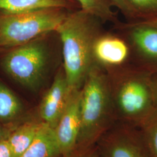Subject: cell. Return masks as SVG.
Returning a JSON list of instances; mask_svg holds the SVG:
<instances>
[{
  "mask_svg": "<svg viewBox=\"0 0 157 157\" xmlns=\"http://www.w3.org/2000/svg\"><path fill=\"white\" fill-rule=\"evenodd\" d=\"M98 19L80 9L69 12L56 29L62 41L64 73L71 90L82 88L94 66L93 48L98 36Z\"/></svg>",
  "mask_w": 157,
  "mask_h": 157,
  "instance_id": "1",
  "label": "cell"
},
{
  "mask_svg": "<svg viewBox=\"0 0 157 157\" xmlns=\"http://www.w3.org/2000/svg\"><path fill=\"white\" fill-rule=\"evenodd\" d=\"M69 12L63 8L17 13L0 10V48H14L56 31Z\"/></svg>",
  "mask_w": 157,
  "mask_h": 157,
  "instance_id": "2",
  "label": "cell"
},
{
  "mask_svg": "<svg viewBox=\"0 0 157 157\" xmlns=\"http://www.w3.org/2000/svg\"><path fill=\"white\" fill-rule=\"evenodd\" d=\"M109 104L105 79L98 69L93 66L81 88V128L77 145L79 150L89 148L101 133L106 122Z\"/></svg>",
  "mask_w": 157,
  "mask_h": 157,
  "instance_id": "3",
  "label": "cell"
},
{
  "mask_svg": "<svg viewBox=\"0 0 157 157\" xmlns=\"http://www.w3.org/2000/svg\"><path fill=\"white\" fill-rule=\"evenodd\" d=\"M48 59L46 45L37 39L13 48L4 56L1 65L12 78L34 90L41 82Z\"/></svg>",
  "mask_w": 157,
  "mask_h": 157,
  "instance_id": "4",
  "label": "cell"
},
{
  "mask_svg": "<svg viewBox=\"0 0 157 157\" xmlns=\"http://www.w3.org/2000/svg\"><path fill=\"white\" fill-rule=\"evenodd\" d=\"M117 101L124 116L141 124L156 109L151 81L146 78L127 81L118 90Z\"/></svg>",
  "mask_w": 157,
  "mask_h": 157,
  "instance_id": "5",
  "label": "cell"
},
{
  "mask_svg": "<svg viewBox=\"0 0 157 157\" xmlns=\"http://www.w3.org/2000/svg\"><path fill=\"white\" fill-rule=\"evenodd\" d=\"M81 89L71 91L67 104L54 129L62 156L75 151L81 128Z\"/></svg>",
  "mask_w": 157,
  "mask_h": 157,
  "instance_id": "6",
  "label": "cell"
},
{
  "mask_svg": "<svg viewBox=\"0 0 157 157\" xmlns=\"http://www.w3.org/2000/svg\"><path fill=\"white\" fill-rule=\"evenodd\" d=\"M72 91L69 87L64 72L60 71L40 104L39 113L42 121L55 128Z\"/></svg>",
  "mask_w": 157,
  "mask_h": 157,
  "instance_id": "7",
  "label": "cell"
},
{
  "mask_svg": "<svg viewBox=\"0 0 157 157\" xmlns=\"http://www.w3.org/2000/svg\"><path fill=\"white\" fill-rule=\"evenodd\" d=\"M129 54L127 45L122 40L110 36H98L95 39L93 55L94 61L102 64L117 65L126 59Z\"/></svg>",
  "mask_w": 157,
  "mask_h": 157,
  "instance_id": "8",
  "label": "cell"
},
{
  "mask_svg": "<svg viewBox=\"0 0 157 157\" xmlns=\"http://www.w3.org/2000/svg\"><path fill=\"white\" fill-rule=\"evenodd\" d=\"M61 155L54 130L43 122L33 143L19 157H59Z\"/></svg>",
  "mask_w": 157,
  "mask_h": 157,
  "instance_id": "9",
  "label": "cell"
},
{
  "mask_svg": "<svg viewBox=\"0 0 157 157\" xmlns=\"http://www.w3.org/2000/svg\"><path fill=\"white\" fill-rule=\"evenodd\" d=\"M132 37L141 56L157 66V28L142 22L134 29Z\"/></svg>",
  "mask_w": 157,
  "mask_h": 157,
  "instance_id": "10",
  "label": "cell"
},
{
  "mask_svg": "<svg viewBox=\"0 0 157 157\" xmlns=\"http://www.w3.org/2000/svg\"><path fill=\"white\" fill-rule=\"evenodd\" d=\"M43 121L27 122L12 130L7 138L13 157H19L33 143Z\"/></svg>",
  "mask_w": 157,
  "mask_h": 157,
  "instance_id": "11",
  "label": "cell"
},
{
  "mask_svg": "<svg viewBox=\"0 0 157 157\" xmlns=\"http://www.w3.org/2000/svg\"><path fill=\"white\" fill-rule=\"evenodd\" d=\"M73 0H0V10L17 13L47 8L73 7Z\"/></svg>",
  "mask_w": 157,
  "mask_h": 157,
  "instance_id": "12",
  "label": "cell"
},
{
  "mask_svg": "<svg viewBox=\"0 0 157 157\" xmlns=\"http://www.w3.org/2000/svg\"><path fill=\"white\" fill-rule=\"evenodd\" d=\"M105 157H151L147 148L137 141L124 136L109 141L105 150Z\"/></svg>",
  "mask_w": 157,
  "mask_h": 157,
  "instance_id": "13",
  "label": "cell"
},
{
  "mask_svg": "<svg viewBox=\"0 0 157 157\" xmlns=\"http://www.w3.org/2000/svg\"><path fill=\"white\" fill-rule=\"evenodd\" d=\"M23 112V105L12 90L0 83V121L11 122L19 118Z\"/></svg>",
  "mask_w": 157,
  "mask_h": 157,
  "instance_id": "14",
  "label": "cell"
},
{
  "mask_svg": "<svg viewBox=\"0 0 157 157\" xmlns=\"http://www.w3.org/2000/svg\"><path fill=\"white\" fill-rule=\"evenodd\" d=\"M80 9L99 19L112 21L115 14L111 9V4L108 0H76Z\"/></svg>",
  "mask_w": 157,
  "mask_h": 157,
  "instance_id": "15",
  "label": "cell"
},
{
  "mask_svg": "<svg viewBox=\"0 0 157 157\" xmlns=\"http://www.w3.org/2000/svg\"><path fill=\"white\" fill-rule=\"evenodd\" d=\"M141 124L146 147L151 157H157V108Z\"/></svg>",
  "mask_w": 157,
  "mask_h": 157,
  "instance_id": "16",
  "label": "cell"
},
{
  "mask_svg": "<svg viewBox=\"0 0 157 157\" xmlns=\"http://www.w3.org/2000/svg\"><path fill=\"white\" fill-rule=\"evenodd\" d=\"M139 17L150 19L157 17V0H126Z\"/></svg>",
  "mask_w": 157,
  "mask_h": 157,
  "instance_id": "17",
  "label": "cell"
},
{
  "mask_svg": "<svg viewBox=\"0 0 157 157\" xmlns=\"http://www.w3.org/2000/svg\"><path fill=\"white\" fill-rule=\"evenodd\" d=\"M111 6H115L127 17H139L133 7L126 0H108Z\"/></svg>",
  "mask_w": 157,
  "mask_h": 157,
  "instance_id": "18",
  "label": "cell"
},
{
  "mask_svg": "<svg viewBox=\"0 0 157 157\" xmlns=\"http://www.w3.org/2000/svg\"><path fill=\"white\" fill-rule=\"evenodd\" d=\"M64 157H98L97 154L94 150H89V148L83 149L79 150L78 152H75V151Z\"/></svg>",
  "mask_w": 157,
  "mask_h": 157,
  "instance_id": "19",
  "label": "cell"
},
{
  "mask_svg": "<svg viewBox=\"0 0 157 157\" xmlns=\"http://www.w3.org/2000/svg\"><path fill=\"white\" fill-rule=\"evenodd\" d=\"M0 157H13L7 139L0 142Z\"/></svg>",
  "mask_w": 157,
  "mask_h": 157,
  "instance_id": "20",
  "label": "cell"
},
{
  "mask_svg": "<svg viewBox=\"0 0 157 157\" xmlns=\"http://www.w3.org/2000/svg\"><path fill=\"white\" fill-rule=\"evenodd\" d=\"M12 130L13 129L8 128L2 124H0V142L6 139Z\"/></svg>",
  "mask_w": 157,
  "mask_h": 157,
  "instance_id": "21",
  "label": "cell"
},
{
  "mask_svg": "<svg viewBox=\"0 0 157 157\" xmlns=\"http://www.w3.org/2000/svg\"><path fill=\"white\" fill-rule=\"evenodd\" d=\"M152 88L155 106L157 108V79L155 81L152 82Z\"/></svg>",
  "mask_w": 157,
  "mask_h": 157,
  "instance_id": "22",
  "label": "cell"
},
{
  "mask_svg": "<svg viewBox=\"0 0 157 157\" xmlns=\"http://www.w3.org/2000/svg\"><path fill=\"white\" fill-rule=\"evenodd\" d=\"M143 22L145 23L146 24H148L149 25H151V26L157 28V18L150 19H147Z\"/></svg>",
  "mask_w": 157,
  "mask_h": 157,
  "instance_id": "23",
  "label": "cell"
}]
</instances>
